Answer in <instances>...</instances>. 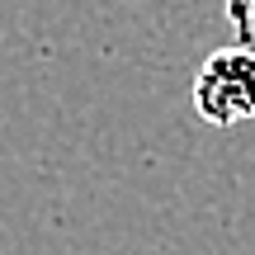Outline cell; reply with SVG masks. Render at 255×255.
Listing matches in <instances>:
<instances>
[{
  "instance_id": "6da1fadb",
  "label": "cell",
  "mask_w": 255,
  "mask_h": 255,
  "mask_svg": "<svg viewBox=\"0 0 255 255\" xmlns=\"http://www.w3.org/2000/svg\"><path fill=\"white\" fill-rule=\"evenodd\" d=\"M194 114L213 128H241L255 119V52L246 43L218 47L194 71Z\"/></svg>"
},
{
  "instance_id": "7a4b0ae2",
  "label": "cell",
  "mask_w": 255,
  "mask_h": 255,
  "mask_svg": "<svg viewBox=\"0 0 255 255\" xmlns=\"http://www.w3.org/2000/svg\"><path fill=\"white\" fill-rule=\"evenodd\" d=\"M227 14H232V24H237L241 43L255 52V0H227Z\"/></svg>"
}]
</instances>
